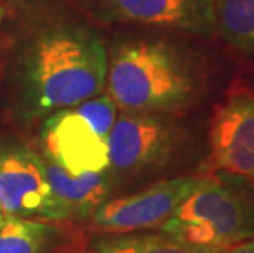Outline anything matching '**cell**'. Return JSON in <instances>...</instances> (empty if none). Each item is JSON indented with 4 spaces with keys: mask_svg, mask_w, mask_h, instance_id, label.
Here are the masks:
<instances>
[{
    "mask_svg": "<svg viewBox=\"0 0 254 253\" xmlns=\"http://www.w3.org/2000/svg\"><path fill=\"white\" fill-rule=\"evenodd\" d=\"M109 51L94 30L59 21L38 30L17 64V109L36 120L105 90Z\"/></svg>",
    "mask_w": 254,
    "mask_h": 253,
    "instance_id": "obj_1",
    "label": "cell"
},
{
    "mask_svg": "<svg viewBox=\"0 0 254 253\" xmlns=\"http://www.w3.org/2000/svg\"><path fill=\"white\" fill-rule=\"evenodd\" d=\"M193 63L163 40H129L109 55L105 90L122 112L172 114L195 100Z\"/></svg>",
    "mask_w": 254,
    "mask_h": 253,
    "instance_id": "obj_2",
    "label": "cell"
},
{
    "mask_svg": "<svg viewBox=\"0 0 254 253\" xmlns=\"http://www.w3.org/2000/svg\"><path fill=\"white\" fill-rule=\"evenodd\" d=\"M161 232L213 252L254 237V184L228 173L203 174L200 186L161 224Z\"/></svg>",
    "mask_w": 254,
    "mask_h": 253,
    "instance_id": "obj_3",
    "label": "cell"
},
{
    "mask_svg": "<svg viewBox=\"0 0 254 253\" xmlns=\"http://www.w3.org/2000/svg\"><path fill=\"white\" fill-rule=\"evenodd\" d=\"M184 145L182 128L163 114L122 112L107 138L110 171L141 174L164 168Z\"/></svg>",
    "mask_w": 254,
    "mask_h": 253,
    "instance_id": "obj_4",
    "label": "cell"
},
{
    "mask_svg": "<svg viewBox=\"0 0 254 253\" xmlns=\"http://www.w3.org/2000/svg\"><path fill=\"white\" fill-rule=\"evenodd\" d=\"M202 179L203 174L177 176L154 182L134 194L105 201L90 215L89 230L97 234H131L161 227Z\"/></svg>",
    "mask_w": 254,
    "mask_h": 253,
    "instance_id": "obj_5",
    "label": "cell"
},
{
    "mask_svg": "<svg viewBox=\"0 0 254 253\" xmlns=\"http://www.w3.org/2000/svg\"><path fill=\"white\" fill-rule=\"evenodd\" d=\"M208 169L254 184V94L238 90L215 109L210 123Z\"/></svg>",
    "mask_w": 254,
    "mask_h": 253,
    "instance_id": "obj_6",
    "label": "cell"
},
{
    "mask_svg": "<svg viewBox=\"0 0 254 253\" xmlns=\"http://www.w3.org/2000/svg\"><path fill=\"white\" fill-rule=\"evenodd\" d=\"M43 156L72 174L110 169L107 138L102 137L77 107L48 115L41 128Z\"/></svg>",
    "mask_w": 254,
    "mask_h": 253,
    "instance_id": "obj_7",
    "label": "cell"
},
{
    "mask_svg": "<svg viewBox=\"0 0 254 253\" xmlns=\"http://www.w3.org/2000/svg\"><path fill=\"white\" fill-rule=\"evenodd\" d=\"M94 5L107 21L159 26L198 36L217 33L215 0H94Z\"/></svg>",
    "mask_w": 254,
    "mask_h": 253,
    "instance_id": "obj_8",
    "label": "cell"
},
{
    "mask_svg": "<svg viewBox=\"0 0 254 253\" xmlns=\"http://www.w3.org/2000/svg\"><path fill=\"white\" fill-rule=\"evenodd\" d=\"M50 196L40 153L23 145L0 148V206L5 217L40 220Z\"/></svg>",
    "mask_w": 254,
    "mask_h": 253,
    "instance_id": "obj_9",
    "label": "cell"
},
{
    "mask_svg": "<svg viewBox=\"0 0 254 253\" xmlns=\"http://www.w3.org/2000/svg\"><path fill=\"white\" fill-rule=\"evenodd\" d=\"M43 165L51 196L40 220L72 222L75 219H87L110 196L113 184L110 169L72 174L46 156H43Z\"/></svg>",
    "mask_w": 254,
    "mask_h": 253,
    "instance_id": "obj_10",
    "label": "cell"
},
{
    "mask_svg": "<svg viewBox=\"0 0 254 253\" xmlns=\"http://www.w3.org/2000/svg\"><path fill=\"white\" fill-rule=\"evenodd\" d=\"M82 240L72 222L5 217L0 225V253H80Z\"/></svg>",
    "mask_w": 254,
    "mask_h": 253,
    "instance_id": "obj_11",
    "label": "cell"
},
{
    "mask_svg": "<svg viewBox=\"0 0 254 253\" xmlns=\"http://www.w3.org/2000/svg\"><path fill=\"white\" fill-rule=\"evenodd\" d=\"M102 237L80 253H220L200 249L167 234H112Z\"/></svg>",
    "mask_w": 254,
    "mask_h": 253,
    "instance_id": "obj_12",
    "label": "cell"
},
{
    "mask_svg": "<svg viewBox=\"0 0 254 253\" xmlns=\"http://www.w3.org/2000/svg\"><path fill=\"white\" fill-rule=\"evenodd\" d=\"M215 26L231 46L254 51V0H215Z\"/></svg>",
    "mask_w": 254,
    "mask_h": 253,
    "instance_id": "obj_13",
    "label": "cell"
},
{
    "mask_svg": "<svg viewBox=\"0 0 254 253\" xmlns=\"http://www.w3.org/2000/svg\"><path fill=\"white\" fill-rule=\"evenodd\" d=\"M221 253H254V237L250 240H245L241 244L230 247L228 250L221 252Z\"/></svg>",
    "mask_w": 254,
    "mask_h": 253,
    "instance_id": "obj_14",
    "label": "cell"
},
{
    "mask_svg": "<svg viewBox=\"0 0 254 253\" xmlns=\"http://www.w3.org/2000/svg\"><path fill=\"white\" fill-rule=\"evenodd\" d=\"M3 220H5V214H3V211H2V206H0V225H2Z\"/></svg>",
    "mask_w": 254,
    "mask_h": 253,
    "instance_id": "obj_15",
    "label": "cell"
},
{
    "mask_svg": "<svg viewBox=\"0 0 254 253\" xmlns=\"http://www.w3.org/2000/svg\"><path fill=\"white\" fill-rule=\"evenodd\" d=\"M2 18H3V10L0 7V23H2Z\"/></svg>",
    "mask_w": 254,
    "mask_h": 253,
    "instance_id": "obj_16",
    "label": "cell"
}]
</instances>
